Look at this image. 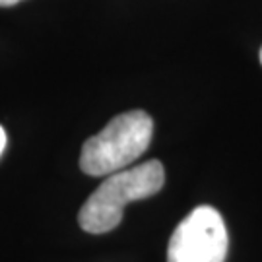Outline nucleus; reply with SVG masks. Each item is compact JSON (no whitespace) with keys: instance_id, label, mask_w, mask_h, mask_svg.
Listing matches in <instances>:
<instances>
[{"instance_id":"423d86ee","label":"nucleus","mask_w":262,"mask_h":262,"mask_svg":"<svg viewBox=\"0 0 262 262\" xmlns=\"http://www.w3.org/2000/svg\"><path fill=\"white\" fill-rule=\"evenodd\" d=\"M260 62H262V49H260Z\"/></svg>"},{"instance_id":"20e7f679","label":"nucleus","mask_w":262,"mask_h":262,"mask_svg":"<svg viewBox=\"0 0 262 262\" xmlns=\"http://www.w3.org/2000/svg\"><path fill=\"white\" fill-rule=\"evenodd\" d=\"M4 148H6V132H4L2 126H0V156H2Z\"/></svg>"},{"instance_id":"39448f33","label":"nucleus","mask_w":262,"mask_h":262,"mask_svg":"<svg viewBox=\"0 0 262 262\" xmlns=\"http://www.w3.org/2000/svg\"><path fill=\"white\" fill-rule=\"evenodd\" d=\"M18 2H21V0H0V6H14Z\"/></svg>"},{"instance_id":"f03ea898","label":"nucleus","mask_w":262,"mask_h":262,"mask_svg":"<svg viewBox=\"0 0 262 262\" xmlns=\"http://www.w3.org/2000/svg\"><path fill=\"white\" fill-rule=\"evenodd\" d=\"M154 121L148 113L128 111L115 117L82 148L80 167L90 177H107L128 169L148 150Z\"/></svg>"},{"instance_id":"7ed1b4c3","label":"nucleus","mask_w":262,"mask_h":262,"mask_svg":"<svg viewBox=\"0 0 262 262\" xmlns=\"http://www.w3.org/2000/svg\"><path fill=\"white\" fill-rule=\"evenodd\" d=\"M227 229L212 206H198L177 225L169 239L167 262H225Z\"/></svg>"},{"instance_id":"f257e3e1","label":"nucleus","mask_w":262,"mask_h":262,"mask_svg":"<svg viewBox=\"0 0 262 262\" xmlns=\"http://www.w3.org/2000/svg\"><path fill=\"white\" fill-rule=\"evenodd\" d=\"M163 183L165 169L158 159L107 175V179L84 202L78 214V222L88 233H107L121 224L126 204L158 194L163 188Z\"/></svg>"}]
</instances>
